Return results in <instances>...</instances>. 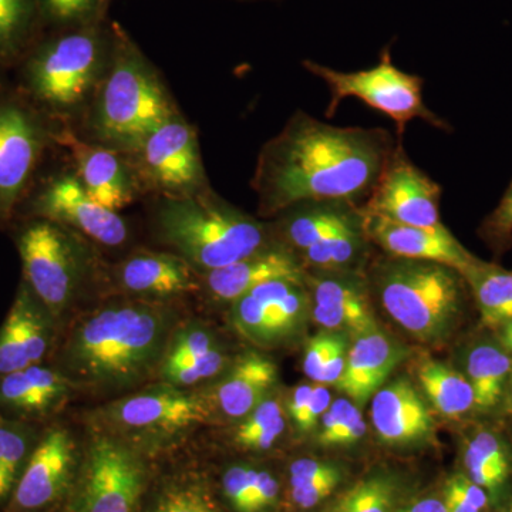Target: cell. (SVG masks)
I'll use <instances>...</instances> for the list:
<instances>
[{
	"mask_svg": "<svg viewBox=\"0 0 512 512\" xmlns=\"http://www.w3.org/2000/svg\"><path fill=\"white\" fill-rule=\"evenodd\" d=\"M306 278V276H305ZM305 281L278 279L256 286L231 303V320L244 338L259 346H272L288 338L282 326L285 296Z\"/></svg>",
	"mask_w": 512,
	"mask_h": 512,
	"instance_id": "27",
	"label": "cell"
},
{
	"mask_svg": "<svg viewBox=\"0 0 512 512\" xmlns=\"http://www.w3.org/2000/svg\"><path fill=\"white\" fill-rule=\"evenodd\" d=\"M76 387L50 362L0 376V414L46 426L72 399Z\"/></svg>",
	"mask_w": 512,
	"mask_h": 512,
	"instance_id": "18",
	"label": "cell"
},
{
	"mask_svg": "<svg viewBox=\"0 0 512 512\" xmlns=\"http://www.w3.org/2000/svg\"><path fill=\"white\" fill-rule=\"evenodd\" d=\"M396 485L392 478L376 474L350 487L332 512H393Z\"/></svg>",
	"mask_w": 512,
	"mask_h": 512,
	"instance_id": "39",
	"label": "cell"
},
{
	"mask_svg": "<svg viewBox=\"0 0 512 512\" xmlns=\"http://www.w3.org/2000/svg\"><path fill=\"white\" fill-rule=\"evenodd\" d=\"M332 404V393L325 384H315L312 389L311 397L306 404L305 412L301 419L295 424L296 430L301 434L312 433L318 427L323 414Z\"/></svg>",
	"mask_w": 512,
	"mask_h": 512,
	"instance_id": "45",
	"label": "cell"
},
{
	"mask_svg": "<svg viewBox=\"0 0 512 512\" xmlns=\"http://www.w3.org/2000/svg\"><path fill=\"white\" fill-rule=\"evenodd\" d=\"M212 419L200 390L154 382L117 400L97 407L90 414L93 430L114 434L143 448L183 436Z\"/></svg>",
	"mask_w": 512,
	"mask_h": 512,
	"instance_id": "6",
	"label": "cell"
},
{
	"mask_svg": "<svg viewBox=\"0 0 512 512\" xmlns=\"http://www.w3.org/2000/svg\"><path fill=\"white\" fill-rule=\"evenodd\" d=\"M498 329H500V340L498 342L504 346V349L512 357V322L505 323V325L500 326Z\"/></svg>",
	"mask_w": 512,
	"mask_h": 512,
	"instance_id": "51",
	"label": "cell"
},
{
	"mask_svg": "<svg viewBox=\"0 0 512 512\" xmlns=\"http://www.w3.org/2000/svg\"><path fill=\"white\" fill-rule=\"evenodd\" d=\"M340 476L339 468L325 461L301 458L293 461L289 467V487H301V485L315 483L323 478Z\"/></svg>",
	"mask_w": 512,
	"mask_h": 512,
	"instance_id": "44",
	"label": "cell"
},
{
	"mask_svg": "<svg viewBox=\"0 0 512 512\" xmlns=\"http://www.w3.org/2000/svg\"><path fill=\"white\" fill-rule=\"evenodd\" d=\"M222 494L235 512H269L278 503L279 483L271 471L234 464L221 480Z\"/></svg>",
	"mask_w": 512,
	"mask_h": 512,
	"instance_id": "34",
	"label": "cell"
},
{
	"mask_svg": "<svg viewBox=\"0 0 512 512\" xmlns=\"http://www.w3.org/2000/svg\"><path fill=\"white\" fill-rule=\"evenodd\" d=\"M303 66L328 86L330 100L326 117L335 116L340 101L353 97L392 119L400 138L407 123L416 119L448 130L446 121L424 103L423 79L394 66L389 46L384 47L376 66L359 72H339L312 60L303 62Z\"/></svg>",
	"mask_w": 512,
	"mask_h": 512,
	"instance_id": "8",
	"label": "cell"
},
{
	"mask_svg": "<svg viewBox=\"0 0 512 512\" xmlns=\"http://www.w3.org/2000/svg\"><path fill=\"white\" fill-rule=\"evenodd\" d=\"M498 512H512V501L510 504L505 505V507L501 508Z\"/></svg>",
	"mask_w": 512,
	"mask_h": 512,
	"instance_id": "53",
	"label": "cell"
},
{
	"mask_svg": "<svg viewBox=\"0 0 512 512\" xmlns=\"http://www.w3.org/2000/svg\"><path fill=\"white\" fill-rule=\"evenodd\" d=\"M370 421L386 446L410 447L434 436L429 406L407 379L384 384L370 399Z\"/></svg>",
	"mask_w": 512,
	"mask_h": 512,
	"instance_id": "22",
	"label": "cell"
},
{
	"mask_svg": "<svg viewBox=\"0 0 512 512\" xmlns=\"http://www.w3.org/2000/svg\"><path fill=\"white\" fill-rule=\"evenodd\" d=\"M39 16V0H0V62L23 52Z\"/></svg>",
	"mask_w": 512,
	"mask_h": 512,
	"instance_id": "37",
	"label": "cell"
},
{
	"mask_svg": "<svg viewBox=\"0 0 512 512\" xmlns=\"http://www.w3.org/2000/svg\"><path fill=\"white\" fill-rule=\"evenodd\" d=\"M313 384L302 383L296 386L289 396L286 406V414L289 420L292 421L293 426L301 419L303 412H305L306 404H308L309 397H311Z\"/></svg>",
	"mask_w": 512,
	"mask_h": 512,
	"instance_id": "48",
	"label": "cell"
},
{
	"mask_svg": "<svg viewBox=\"0 0 512 512\" xmlns=\"http://www.w3.org/2000/svg\"><path fill=\"white\" fill-rule=\"evenodd\" d=\"M39 111L0 94V227L16 217L49 140Z\"/></svg>",
	"mask_w": 512,
	"mask_h": 512,
	"instance_id": "11",
	"label": "cell"
},
{
	"mask_svg": "<svg viewBox=\"0 0 512 512\" xmlns=\"http://www.w3.org/2000/svg\"><path fill=\"white\" fill-rule=\"evenodd\" d=\"M305 276V268L298 256L274 244L234 264L201 274V281L202 289L214 301L232 303L266 282L278 279L305 281Z\"/></svg>",
	"mask_w": 512,
	"mask_h": 512,
	"instance_id": "23",
	"label": "cell"
},
{
	"mask_svg": "<svg viewBox=\"0 0 512 512\" xmlns=\"http://www.w3.org/2000/svg\"><path fill=\"white\" fill-rule=\"evenodd\" d=\"M151 512H218L210 495L200 485L180 484L167 488Z\"/></svg>",
	"mask_w": 512,
	"mask_h": 512,
	"instance_id": "40",
	"label": "cell"
},
{
	"mask_svg": "<svg viewBox=\"0 0 512 512\" xmlns=\"http://www.w3.org/2000/svg\"><path fill=\"white\" fill-rule=\"evenodd\" d=\"M62 326L47 311L25 281L0 326V376L50 362Z\"/></svg>",
	"mask_w": 512,
	"mask_h": 512,
	"instance_id": "16",
	"label": "cell"
},
{
	"mask_svg": "<svg viewBox=\"0 0 512 512\" xmlns=\"http://www.w3.org/2000/svg\"><path fill=\"white\" fill-rule=\"evenodd\" d=\"M177 312L168 303L117 299L60 332L50 363L73 386L94 394L130 393L157 376Z\"/></svg>",
	"mask_w": 512,
	"mask_h": 512,
	"instance_id": "2",
	"label": "cell"
},
{
	"mask_svg": "<svg viewBox=\"0 0 512 512\" xmlns=\"http://www.w3.org/2000/svg\"><path fill=\"white\" fill-rule=\"evenodd\" d=\"M77 478L73 512H136L147 483L143 448L92 429Z\"/></svg>",
	"mask_w": 512,
	"mask_h": 512,
	"instance_id": "9",
	"label": "cell"
},
{
	"mask_svg": "<svg viewBox=\"0 0 512 512\" xmlns=\"http://www.w3.org/2000/svg\"><path fill=\"white\" fill-rule=\"evenodd\" d=\"M284 400L271 393L244 419L237 421L232 430V443L245 451L271 450L286 430Z\"/></svg>",
	"mask_w": 512,
	"mask_h": 512,
	"instance_id": "35",
	"label": "cell"
},
{
	"mask_svg": "<svg viewBox=\"0 0 512 512\" xmlns=\"http://www.w3.org/2000/svg\"><path fill=\"white\" fill-rule=\"evenodd\" d=\"M232 359L210 326L188 320L178 323L171 333L157 380L181 389L198 390L217 379Z\"/></svg>",
	"mask_w": 512,
	"mask_h": 512,
	"instance_id": "17",
	"label": "cell"
},
{
	"mask_svg": "<svg viewBox=\"0 0 512 512\" xmlns=\"http://www.w3.org/2000/svg\"><path fill=\"white\" fill-rule=\"evenodd\" d=\"M400 512H447L444 500L440 498H423Z\"/></svg>",
	"mask_w": 512,
	"mask_h": 512,
	"instance_id": "50",
	"label": "cell"
},
{
	"mask_svg": "<svg viewBox=\"0 0 512 512\" xmlns=\"http://www.w3.org/2000/svg\"><path fill=\"white\" fill-rule=\"evenodd\" d=\"M13 239L22 261V281L63 328L86 276V252L76 232L29 217L16 225Z\"/></svg>",
	"mask_w": 512,
	"mask_h": 512,
	"instance_id": "7",
	"label": "cell"
},
{
	"mask_svg": "<svg viewBox=\"0 0 512 512\" xmlns=\"http://www.w3.org/2000/svg\"><path fill=\"white\" fill-rule=\"evenodd\" d=\"M80 458L72 430L56 420L47 423L3 512L55 510L73 491Z\"/></svg>",
	"mask_w": 512,
	"mask_h": 512,
	"instance_id": "12",
	"label": "cell"
},
{
	"mask_svg": "<svg viewBox=\"0 0 512 512\" xmlns=\"http://www.w3.org/2000/svg\"><path fill=\"white\" fill-rule=\"evenodd\" d=\"M348 342L345 333H330L328 352H326L325 363L320 370V384H333L339 382L345 372L346 357H348Z\"/></svg>",
	"mask_w": 512,
	"mask_h": 512,
	"instance_id": "43",
	"label": "cell"
},
{
	"mask_svg": "<svg viewBox=\"0 0 512 512\" xmlns=\"http://www.w3.org/2000/svg\"><path fill=\"white\" fill-rule=\"evenodd\" d=\"M461 275L485 325L498 329L512 322V271L476 258Z\"/></svg>",
	"mask_w": 512,
	"mask_h": 512,
	"instance_id": "31",
	"label": "cell"
},
{
	"mask_svg": "<svg viewBox=\"0 0 512 512\" xmlns=\"http://www.w3.org/2000/svg\"><path fill=\"white\" fill-rule=\"evenodd\" d=\"M312 318L322 328L350 333L355 338L377 328L369 295L312 303Z\"/></svg>",
	"mask_w": 512,
	"mask_h": 512,
	"instance_id": "36",
	"label": "cell"
},
{
	"mask_svg": "<svg viewBox=\"0 0 512 512\" xmlns=\"http://www.w3.org/2000/svg\"><path fill=\"white\" fill-rule=\"evenodd\" d=\"M330 333H320L309 339L306 345L305 355H303V372L309 380L318 383L320 370L325 363L326 352H328Z\"/></svg>",
	"mask_w": 512,
	"mask_h": 512,
	"instance_id": "47",
	"label": "cell"
},
{
	"mask_svg": "<svg viewBox=\"0 0 512 512\" xmlns=\"http://www.w3.org/2000/svg\"><path fill=\"white\" fill-rule=\"evenodd\" d=\"M2 80H0V94H2Z\"/></svg>",
	"mask_w": 512,
	"mask_h": 512,
	"instance_id": "54",
	"label": "cell"
},
{
	"mask_svg": "<svg viewBox=\"0 0 512 512\" xmlns=\"http://www.w3.org/2000/svg\"><path fill=\"white\" fill-rule=\"evenodd\" d=\"M424 396L441 417L460 420L474 412V392L464 373L439 360H424L417 369Z\"/></svg>",
	"mask_w": 512,
	"mask_h": 512,
	"instance_id": "30",
	"label": "cell"
},
{
	"mask_svg": "<svg viewBox=\"0 0 512 512\" xmlns=\"http://www.w3.org/2000/svg\"><path fill=\"white\" fill-rule=\"evenodd\" d=\"M363 215L367 237L387 255L437 262L460 274L476 261V256L468 252L443 224L434 228L412 227L365 211Z\"/></svg>",
	"mask_w": 512,
	"mask_h": 512,
	"instance_id": "21",
	"label": "cell"
},
{
	"mask_svg": "<svg viewBox=\"0 0 512 512\" xmlns=\"http://www.w3.org/2000/svg\"><path fill=\"white\" fill-rule=\"evenodd\" d=\"M173 116V104L156 73L121 33L113 66L97 101V134L111 146L136 151L151 131Z\"/></svg>",
	"mask_w": 512,
	"mask_h": 512,
	"instance_id": "5",
	"label": "cell"
},
{
	"mask_svg": "<svg viewBox=\"0 0 512 512\" xmlns=\"http://www.w3.org/2000/svg\"><path fill=\"white\" fill-rule=\"evenodd\" d=\"M367 242L365 220L320 239L298 255L305 271L357 272V266L366 258Z\"/></svg>",
	"mask_w": 512,
	"mask_h": 512,
	"instance_id": "32",
	"label": "cell"
},
{
	"mask_svg": "<svg viewBox=\"0 0 512 512\" xmlns=\"http://www.w3.org/2000/svg\"><path fill=\"white\" fill-rule=\"evenodd\" d=\"M43 427L0 414V510H5Z\"/></svg>",
	"mask_w": 512,
	"mask_h": 512,
	"instance_id": "33",
	"label": "cell"
},
{
	"mask_svg": "<svg viewBox=\"0 0 512 512\" xmlns=\"http://www.w3.org/2000/svg\"><path fill=\"white\" fill-rule=\"evenodd\" d=\"M29 217L45 218L80 232L106 247H120L128 239L127 222L87 195L74 174L47 180L28 204Z\"/></svg>",
	"mask_w": 512,
	"mask_h": 512,
	"instance_id": "15",
	"label": "cell"
},
{
	"mask_svg": "<svg viewBox=\"0 0 512 512\" xmlns=\"http://www.w3.org/2000/svg\"><path fill=\"white\" fill-rule=\"evenodd\" d=\"M503 409L505 413L511 414L512 416V376L510 382L507 384V389H505Z\"/></svg>",
	"mask_w": 512,
	"mask_h": 512,
	"instance_id": "52",
	"label": "cell"
},
{
	"mask_svg": "<svg viewBox=\"0 0 512 512\" xmlns=\"http://www.w3.org/2000/svg\"><path fill=\"white\" fill-rule=\"evenodd\" d=\"M464 376L473 387L476 412H494L512 376V357L501 343L483 340L468 349Z\"/></svg>",
	"mask_w": 512,
	"mask_h": 512,
	"instance_id": "28",
	"label": "cell"
},
{
	"mask_svg": "<svg viewBox=\"0 0 512 512\" xmlns=\"http://www.w3.org/2000/svg\"><path fill=\"white\" fill-rule=\"evenodd\" d=\"M440 200V185L410 160L399 140L362 210L399 224L434 228L441 225Z\"/></svg>",
	"mask_w": 512,
	"mask_h": 512,
	"instance_id": "13",
	"label": "cell"
},
{
	"mask_svg": "<svg viewBox=\"0 0 512 512\" xmlns=\"http://www.w3.org/2000/svg\"><path fill=\"white\" fill-rule=\"evenodd\" d=\"M444 504H446L447 512H483L450 488L444 490Z\"/></svg>",
	"mask_w": 512,
	"mask_h": 512,
	"instance_id": "49",
	"label": "cell"
},
{
	"mask_svg": "<svg viewBox=\"0 0 512 512\" xmlns=\"http://www.w3.org/2000/svg\"><path fill=\"white\" fill-rule=\"evenodd\" d=\"M396 144L384 128L336 127L296 111L259 154L252 178L259 212L276 217L303 201L363 205Z\"/></svg>",
	"mask_w": 512,
	"mask_h": 512,
	"instance_id": "1",
	"label": "cell"
},
{
	"mask_svg": "<svg viewBox=\"0 0 512 512\" xmlns=\"http://www.w3.org/2000/svg\"><path fill=\"white\" fill-rule=\"evenodd\" d=\"M154 228L157 238L198 272L241 261L274 245L271 227L204 190L187 195H164Z\"/></svg>",
	"mask_w": 512,
	"mask_h": 512,
	"instance_id": "3",
	"label": "cell"
},
{
	"mask_svg": "<svg viewBox=\"0 0 512 512\" xmlns=\"http://www.w3.org/2000/svg\"><path fill=\"white\" fill-rule=\"evenodd\" d=\"M278 379L274 360L249 350L234 357L217 379L198 390L210 407L212 417L237 423L274 393Z\"/></svg>",
	"mask_w": 512,
	"mask_h": 512,
	"instance_id": "19",
	"label": "cell"
},
{
	"mask_svg": "<svg viewBox=\"0 0 512 512\" xmlns=\"http://www.w3.org/2000/svg\"><path fill=\"white\" fill-rule=\"evenodd\" d=\"M134 153L138 154V167L146 183L164 195L204 190L197 134L177 114L151 131Z\"/></svg>",
	"mask_w": 512,
	"mask_h": 512,
	"instance_id": "14",
	"label": "cell"
},
{
	"mask_svg": "<svg viewBox=\"0 0 512 512\" xmlns=\"http://www.w3.org/2000/svg\"><path fill=\"white\" fill-rule=\"evenodd\" d=\"M483 237L493 245L494 248L504 249L512 242V181L510 187L505 191L500 204L495 208L487 220L484 221Z\"/></svg>",
	"mask_w": 512,
	"mask_h": 512,
	"instance_id": "41",
	"label": "cell"
},
{
	"mask_svg": "<svg viewBox=\"0 0 512 512\" xmlns=\"http://www.w3.org/2000/svg\"><path fill=\"white\" fill-rule=\"evenodd\" d=\"M463 466L473 483L484 488L490 498L497 497L510 481V448L497 431L480 427L464 443Z\"/></svg>",
	"mask_w": 512,
	"mask_h": 512,
	"instance_id": "29",
	"label": "cell"
},
{
	"mask_svg": "<svg viewBox=\"0 0 512 512\" xmlns=\"http://www.w3.org/2000/svg\"><path fill=\"white\" fill-rule=\"evenodd\" d=\"M366 421L349 399L335 400L320 419L316 440L323 447H348L365 437Z\"/></svg>",
	"mask_w": 512,
	"mask_h": 512,
	"instance_id": "38",
	"label": "cell"
},
{
	"mask_svg": "<svg viewBox=\"0 0 512 512\" xmlns=\"http://www.w3.org/2000/svg\"><path fill=\"white\" fill-rule=\"evenodd\" d=\"M342 476L323 478L315 483L301 485V487L291 488L292 503L302 510L316 507L328 498L338 487Z\"/></svg>",
	"mask_w": 512,
	"mask_h": 512,
	"instance_id": "46",
	"label": "cell"
},
{
	"mask_svg": "<svg viewBox=\"0 0 512 512\" xmlns=\"http://www.w3.org/2000/svg\"><path fill=\"white\" fill-rule=\"evenodd\" d=\"M276 217L272 239L296 256L320 239L365 220L362 205L335 200L299 202Z\"/></svg>",
	"mask_w": 512,
	"mask_h": 512,
	"instance_id": "24",
	"label": "cell"
},
{
	"mask_svg": "<svg viewBox=\"0 0 512 512\" xmlns=\"http://www.w3.org/2000/svg\"><path fill=\"white\" fill-rule=\"evenodd\" d=\"M62 143L70 148L77 165V180L92 200L119 212L136 195V177L114 148L90 146L73 134H63Z\"/></svg>",
	"mask_w": 512,
	"mask_h": 512,
	"instance_id": "25",
	"label": "cell"
},
{
	"mask_svg": "<svg viewBox=\"0 0 512 512\" xmlns=\"http://www.w3.org/2000/svg\"><path fill=\"white\" fill-rule=\"evenodd\" d=\"M114 282L128 298L165 303L202 289L201 274L174 252H133L114 268Z\"/></svg>",
	"mask_w": 512,
	"mask_h": 512,
	"instance_id": "20",
	"label": "cell"
},
{
	"mask_svg": "<svg viewBox=\"0 0 512 512\" xmlns=\"http://www.w3.org/2000/svg\"><path fill=\"white\" fill-rule=\"evenodd\" d=\"M101 59L100 37L90 30L47 40L25 64L26 92L50 110L76 106L96 82Z\"/></svg>",
	"mask_w": 512,
	"mask_h": 512,
	"instance_id": "10",
	"label": "cell"
},
{
	"mask_svg": "<svg viewBox=\"0 0 512 512\" xmlns=\"http://www.w3.org/2000/svg\"><path fill=\"white\" fill-rule=\"evenodd\" d=\"M404 357L406 349L379 328L362 333L348 349L345 372L336 387L356 406H365Z\"/></svg>",
	"mask_w": 512,
	"mask_h": 512,
	"instance_id": "26",
	"label": "cell"
},
{
	"mask_svg": "<svg viewBox=\"0 0 512 512\" xmlns=\"http://www.w3.org/2000/svg\"><path fill=\"white\" fill-rule=\"evenodd\" d=\"M369 284L390 318L423 343L450 335L468 289L450 266L390 255L373 265Z\"/></svg>",
	"mask_w": 512,
	"mask_h": 512,
	"instance_id": "4",
	"label": "cell"
},
{
	"mask_svg": "<svg viewBox=\"0 0 512 512\" xmlns=\"http://www.w3.org/2000/svg\"><path fill=\"white\" fill-rule=\"evenodd\" d=\"M103 0H39L40 15L53 23H73L89 18Z\"/></svg>",
	"mask_w": 512,
	"mask_h": 512,
	"instance_id": "42",
	"label": "cell"
}]
</instances>
